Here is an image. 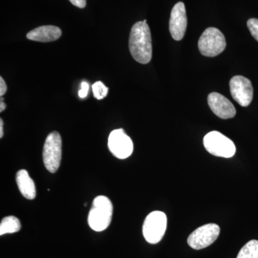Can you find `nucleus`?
<instances>
[{"instance_id":"nucleus-1","label":"nucleus","mask_w":258,"mask_h":258,"mask_svg":"<svg viewBox=\"0 0 258 258\" xmlns=\"http://www.w3.org/2000/svg\"><path fill=\"white\" fill-rule=\"evenodd\" d=\"M129 50L136 61L147 64L152 57V35L147 23L139 21L131 30L128 41Z\"/></svg>"},{"instance_id":"nucleus-2","label":"nucleus","mask_w":258,"mask_h":258,"mask_svg":"<svg viewBox=\"0 0 258 258\" xmlns=\"http://www.w3.org/2000/svg\"><path fill=\"white\" fill-rule=\"evenodd\" d=\"M113 205L105 196H98L93 200L88 215V222L91 228L96 232L106 230L113 216Z\"/></svg>"},{"instance_id":"nucleus-3","label":"nucleus","mask_w":258,"mask_h":258,"mask_svg":"<svg viewBox=\"0 0 258 258\" xmlns=\"http://www.w3.org/2000/svg\"><path fill=\"white\" fill-rule=\"evenodd\" d=\"M226 47L225 35L215 28H208L199 39L198 48L202 55L215 57L220 55Z\"/></svg>"},{"instance_id":"nucleus-4","label":"nucleus","mask_w":258,"mask_h":258,"mask_svg":"<svg viewBox=\"0 0 258 258\" xmlns=\"http://www.w3.org/2000/svg\"><path fill=\"white\" fill-rule=\"evenodd\" d=\"M203 143L206 150L215 157L231 158L236 152L233 142L216 131L207 134L204 137Z\"/></svg>"},{"instance_id":"nucleus-5","label":"nucleus","mask_w":258,"mask_h":258,"mask_svg":"<svg viewBox=\"0 0 258 258\" xmlns=\"http://www.w3.org/2000/svg\"><path fill=\"white\" fill-rule=\"evenodd\" d=\"M42 157L47 171L55 173L59 169L62 159V139L58 132H53L47 136L44 144Z\"/></svg>"},{"instance_id":"nucleus-6","label":"nucleus","mask_w":258,"mask_h":258,"mask_svg":"<svg viewBox=\"0 0 258 258\" xmlns=\"http://www.w3.org/2000/svg\"><path fill=\"white\" fill-rule=\"evenodd\" d=\"M167 225L166 215L163 212H151L143 225V235L145 240L150 244H157L164 237Z\"/></svg>"},{"instance_id":"nucleus-7","label":"nucleus","mask_w":258,"mask_h":258,"mask_svg":"<svg viewBox=\"0 0 258 258\" xmlns=\"http://www.w3.org/2000/svg\"><path fill=\"white\" fill-rule=\"evenodd\" d=\"M220 233V226L217 224H207L194 231L188 237L187 242L191 248H206L216 241Z\"/></svg>"},{"instance_id":"nucleus-8","label":"nucleus","mask_w":258,"mask_h":258,"mask_svg":"<svg viewBox=\"0 0 258 258\" xmlns=\"http://www.w3.org/2000/svg\"><path fill=\"white\" fill-rule=\"evenodd\" d=\"M108 146L112 154L120 159L130 157L134 151L133 142L122 128L115 129L110 134Z\"/></svg>"},{"instance_id":"nucleus-9","label":"nucleus","mask_w":258,"mask_h":258,"mask_svg":"<svg viewBox=\"0 0 258 258\" xmlns=\"http://www.w3.org/2000/svg\"><path fill=\"white\" fill-rule=\"evenodd\" d=\"M230 93L232 98L242 107L250 104L253 98V87L247 78L236 76L230 81Z\"/></svg>"},{"instance_id":"nucleus-10","label":"nucleus","mask_w":258,"mask_h":258,"mask_svg":"<svg viewBox=\"0 0 258 258\" xmlns=\"http://www.w3.org/2000/svg\"><path fill=\"white\" fill-rule=\"evenodd\" d=\"M187 27V17L184 3H176L171 10L169 20V31L173 39L177 41L182 40Z\"/></svg>"},{"instance_id":"nucleus-11","label":"nucleus","mask_w":258,"mask_h":258,"mask_svg":"<svg viewBox=\"0 0 258 258\" xmlns=\"http://www.w3.org/2000/svg\"><path fill=\"white\" fill-rule=\"evenodd\" d=\"M208 105L210 109L219 118L222 119H229L236 115V110L230 100L222 96L220 93H210L208 98Z\"/></svg>"},{"instance_id":"nucleus-12","label":"nucleus","mask_w":258,"mask_h":258,"mask_svg":"<svg viewBox=\"0 0 258 258\" xmlns=\"http://www.w3.org/2000/svg\"><path fill=\"white\" fill-rule=\"evenodd\" d=\"M62 31L58 27L45 25L34 29L27 34V37L33 41L47 42L55 41L60 37Z\"/></svg>"},{"instance_id":"nucleus-13","label":"nucleus","mask_w":258,"mask_h":258,"mask_svg":"<svg viewBox=\"0 0 258 258\" xmlns=\"http://www.w3.org/2000/svg\"><path fill=\"white\" fill-rule=\"evenodd\" d=\"M16 181L19 190L24 198L34 200L36 197V188L33 180L29 175L28 171L21 169L16 174Z\"/></svg>"},{"instance_id":"nucleus-14","label":"nucleus","mask_w":258,"mask_h":258,"mask_svg":"<svg viewBox=\"0 0 258 258\" xmlns=\"http://www.w3.org/2000/svg\"><path fill=\"white\" fill-rule=\"evenodd\" d=\"M21 229L20 220L14 216L5 217L0 224V235L15 233Z\"/></svg>"},{"instance_id":"nucleus-15","label":"nucleus","mask_w":258,"mask_h":258,"mask_svg":"<svg viewBox=\"0 0 258 258\" xmlns=\"http://www.w3.org/2000/svg\"><path fill=\"white\" fill-rule=\"evenodd\" d=\"M237 258H258V241L250 240L244 244Z\"/></svg>"},{"instance_id":"nucleus-16","label":"nucleus","mask_w":258,"mask_h":258,"mask_svg":"<svg viewBox=\"0 0 258 258\" xmlns=\"http://www.w3.org/2000/svg\"><path fill=\"white\" fill-rule=\"evenodd\" d=\"M93 95L98 100H101L107 96L108 88H107L101 81H97L92 86Z\"/></svg>"},{"instance_id":"nucleus-17","label":"nucleus","mask_w":258,"mask_h":258,"mask_svg":"<svg viewBox=\"0 0 258 258\" xmlns=\"http://www.w3.org/2000/svg\"><path fill=\"white\" fill-rule=\"evenodd\" d=\"M247 25L251 35L258 42V19H249L247 21Z\"/></svg>"},{"instance_id":"nucleus-18","label":"nucleus","mask_w":258,"mask_h":258,"mask_svg":"<svg viewBox=\"0 0 258 258\" xmlns=\"http://www.w3.org/2000/svg\"><path fill=\"white\" fill-rule=\"evenodd\" d=\"M88 91H89V84L86 81H83L81 83V89L80 90L79 92V96L80 98H84L87 96Z\"/></svg>"},{"instance_id":"nucleus-19","label":"nucleus","mask_w":258,"mask_h":258,"mask_svg":"<svg viewBox=\"0 0 258 258\" xmlns=\"http://www.w3.org/2000/svg\"><path fill=\"white\" fill-rule=\"evenodd\" d=\"M74 6L79 8H84L86 6V0H69Z\"/></svg>"},{"instance_id":"nucleus-20","label":"nucleus","mask_w":258,"mask_h":258,"mask_svg":"<svg viewBox=\"0 0 258 258\" xmlns=\"http://www.w3.org/2000/svg\"><path fill=\"white\" fill-rule=\"evenodd\" d=\"M7 89H8V87H7L6 83H5L3 78H0V96H4L5 93H6Z\"/></svg>"},{"instance_id":"nucleus-21","label":"nucleus","mask_w":258,"mask_h":258,"mask_svg":"<svg viewBox=\"0 0 258 258\" xmlns=\"http://www.w3.org/2000/svg\"><path fill=\"white\" fill-rule=\"evenodd\" d=\"M3 125H4V123H3V119H0V138H3Z\"/></svg>"},{"instance_id":"nucleus-22","label":"nucleus","mask_w":258,"mask_h":258,"mask_svg":"<svg viewBox=\"0 0 258 258\" xmlns=\"http://www.w3.org/2000/svg\"><path fill=\"white\" fill-rule=\"evenodd\" d=\"M5 108H6V104H5L4 102L1 101V102H0V112L4 111Z\"/></svg>"},{"instance_id":"nucleus-23","label":"nucleus","mask_w":258,"mask_h":258,"mask_svg":"<svg viewBox=\"0 0 258 258\" xmlns=\"http://www.w3.org/2000/svg\"><path fill=\"white\" fill-rule=\"evenodd\" d=\"M144 23H147V20H144Z\"/></svg>"}]
</instances>
